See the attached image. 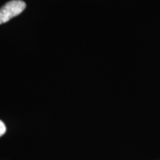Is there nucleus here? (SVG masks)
I'll return each mask as SVG.
<instances>
[{"mask_svg": "<svg viewBox=\"0 0 160 160\" xmlns=\"http://www.w3.org/2000/svg\"><path fill=\"white\" fill-rule=\"evenodd\" d=\"M6 132V127L3 122L0 120V137L4 135Z\"/></svg>", "mask_w": 160, "mask_h": 160, "instance_id": "f03ea898", "label": "nucleus"}, {"mask_svg": "<svg viewBox=\"0 0 160 160\" xmlns=\"http://www.w3.org/2000/svg\"><path fill=\"white\" fill-rule=\"evenodd\" d=\"M25 8L26 4L22 0H12L6 3L0 8V25L20 14Z\"/></svg>", "mask_w": 160, "mask_h": 160, "instance_id": "f257e3e1", "label": "nucleus"}]
</instances>
